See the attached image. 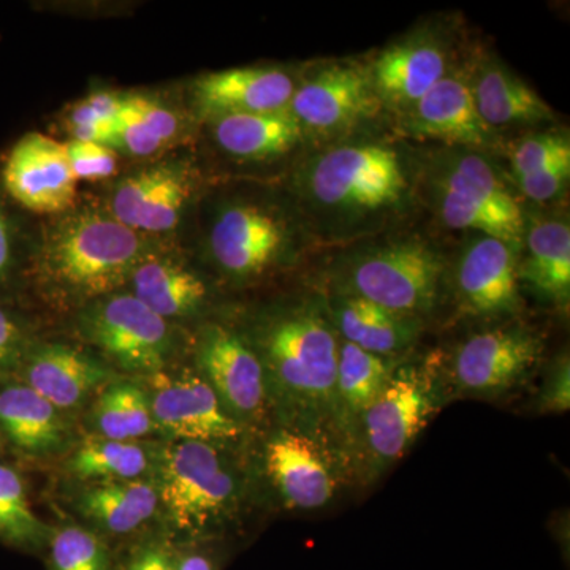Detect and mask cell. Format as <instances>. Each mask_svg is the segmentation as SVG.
I'll return each instance as SVG.
<instances>
[{
    "mask_svg": "<svg viewBox=\"0 0 570 570\" xmlns=\"http://www.w3.org/2000/svg\"><path fill=\"white\" fill-rule=\"evenodd\" d=\"M17 264V238L6 206L0 200V283L7 279Z\"/></svg>",
    "mask_w": 570,
    "mask_h": 570,
    "instance_id": "60d3db41",
    "label": "cell"
},
{
    "mask_svg": "<svg viewBox=\"0 0 570 570\" xmlns=\"http://www.w3.org/2000/svg\"><path fill=\"white\" fill-rule=\"evenodd\" d=\"M126 97L118 94L99 92L80 100L69 112L71 140L110 145L118 127Z\"/></svg>",
    "mask_w": 570,
    "mask_h": 570,
    "instance_id": "e575fe53",
    "label": "cell"
},
{
    "mask_svg": "<svg viewBox=\"0 0 570 570\" xmlns=\"http://www.w3.org/2000/svg\"><path fill=\"white\" fill-rule=\"evenodd\" d=\"M540 412L564 414L570 407V362L568 354L554 360L539 395Z\"/></svg>",
    "mask_w": 570,
    "mask_h": 570,
    "instance_id": "f35d334b",
    "label": "cell"
},
{
    "mask_svg": "<svg viewBox=\"0 0 570 570\" xmlns=\"http://www.w3.org/2000/svg\"><path fill=\"white\" fill-rule=\"evenodd\" d=\"M326 313L343 341L387 360L406 351L419 336V318L393 313L360 296L336 294L326 303Z\"/></svg>",
    "mask_w": 570,
    "mask_h": 570,
    "instance_id": "603a6c76",
    "label": "cell"
},
{
    "mask_svg": "<svg viewBox=\"0 0 570 570\" xmlns=\"http://www.w3.org/2000/svg\"><path fill=\"white\" fill-rule=\"evenodd\" d=\"M444 255L419 236H397L363 245L340 269V294L419 318L436 306L444 283Z\"/></svg>",
    "mask_w": 570,
    "mask_h": 570,
    "instance_id": "277c9868",
    "label": "cell"
},
{
    "mask_svg": "<svg viewBox=\"0 0 570 570\" xmlns=\"http://www.w3.org/2000/svg\"><path fill=\"white\" fill-rule=\"evenodd\" d=\"M200 376L212 385L232 417L245 425L265 407L264 366L242 336L220 325L204 330L197 348Z\"/></svg>",
    "mask_w": 570,
    "mask_h": 570,
    "instance_id": "5bb4252c",
    "label": "cell"
},
{
    "mask_svg": "<svg viewBox=\"0 0 570 570\" xmlns=\"http://www.w3.org/2000/svg\"><path fill=\"white\" fill-rule=\"evenodd\" d=\"M450 56L438 37L415 33L390 45L370 69L382 105L406 112L450 73Z\"/></svg>",
    "mask_w": 570,
    "mask_h": 570,
    "instance_id": "d6986e66",
    "label": "cell"
},
{
    "mask_svg": "<svg viewBox=\"0 0 570 570\" xmlns=\"http://www.w3.org/2000/svg\"><path fill=\"white\" fill-rule=\"evenodd\" d=\"M431 175L434 208L455 230L521 247L527 217L485 154L455 148L436 157Z\"/></svg>",
    "mask_w": 570,
    "mask_h": 570,
    "instance_id": "5b68a950",
    "label": "cell"
},
{
    "mask_svg": "<svg viewBox=\"0 0 570 570\" xmlns=\"http://www.w3.org/2000/svg\"><path fill=\"white\" fill-rule=\"evenodd\" d=\"M181 135V119L167 105L149 97H126L110 148L134 157H149L174 145Z\"/></svg>",
    "mask_w": 570,
    "mask_h": 570,
    "instance_id": "f1b7e54d",
    "label": "cell"
},
{
    "mask_svg": "<svg viewBox=\"0 0 570 570\" xmlns=\"http://www.w3.org/2000/svg\"><path fill=\"white\" fill-rule=\"evenodd\" d=\"M148 395L157 430L176 441L223 445L242 438L243 423L228 414L200 374H153Z\"/></svg>",
    "mask_w": 570,
    "mask_h": 570,
    "instance_id": "8fae6325",
    "label": "cell"
},
{
    "mask_svg": "<svg viewBox=\"0 0 570 570\" xmlns=\"http://www.w3.org/2000/svg\"><path fill=\"white\" fill-rule=\"evenodd\" d=\"M0 442L32 460L55 459L75 444L67 414L17 379L0 382Z\"/></svg>",
    "mask_w": 570,
    "mask_h": 570,
    "instance_id": "ac0fdd59",
    "label": "cell"
},
{
    "mask_svg": "<svg viewBox=\"0 0 570 570\" xmlns=\"http://www.w3.org/2000/svg\"><path fill=\"white\" fill-rule=\"evenodd\" d=\"M159 463V501L179 531L208 530L234 508L238 480L217 445L175 441Z\"/></svg>",
    "mask_w": 570,
    "mask_h": 570,
    "instance_id": "8992f818",
    "label": "cell"
},
{
    "mask_svg": "<svg viewBox=\"0 0 570 570\" xmlns=\"http://www.w3.org/2000/svg\"><path fill=\"white\" fill-rule=\"evenodd\" d=\"M81 332L111 362L129 373H163L171 352V333L132 294H111L97 299L81 317Z\"/></svg>",
    "mask_w": 570,
    "mask_h": 570,
    "instance_id": "ba28073f",
    "label": "cell"
},
{
    "mask_svg": "<svg viewBox=\"0 0 570 570\" xmlns=\"http://www.w3.org/2000/svg\"><path fill=\"white\" fill-rule=\"evenodd\" d=\"M570 178V163L554 165V167L540 170L538 174L520 176L517 178L521 194L532 202L543 204L553 200L564 193Z\"/></svg>",
    "mask_w": 570,
    "mask_h": 570,
    "instance_id": "ab89813d",
    "label": "cell"
},
{
    "mask_svg": "<svg viewBox=\"0 0 570 570\" xmlns=\"http://www.w3.org/2000/svg\"><path fill=\"white\" fill-rule=\"evenodd\" d=\"M439 401L436 382L425 367L393 370L381 395L362 415L373 466H389L403 459L436 414Z\"/></svg>",
    "mask_w": 570,
    "mask_h": 570,
    "instance_id": "30bf717a",
    "label": "cell"
},
{
    "mask_svg": "<svg viewBox=\"0 0 570 570\" xmlns=\"http://www.w3.org/2000/svg\"><path fill=\"white\" fill-rule=\"evenodd\" d=\"M542 352V340L524 326L485 330L456 351L453 382L468 395H501L531 373Z\"/></svg>",
    "mask_w": 570,
    "mask_h": 570,
    "instance_id": "7c38bea8",
    "label": "cell"
},
{
    "mask_svg": "<svg viewBox=\"0 0 570 570\" xmlns=\"http://www.w3.org/2000/svg\"><path fill=\"white\" fill-rule=\"evenodd\" d=\"M17 376L63 414L85 406L94 393L115 381L110 367L66 344H31Z\"/></svg>",
    "mask_w": 570,
    "mask_h": 570,
    "instance_id": "e0dca14e",
    "label": "cell"
},
{
    "mask_svg": "<svg viewBox=\"0 0 570 570\" xmlns=\"http://www.w3.org/2000/svg\"><path fill=\"white\" fill-rule=\"evenodd\" d=\"M370 69L356 62L324 63L296 86L287 110L303 134L336 140L381 108Z\"/></svg>",
    "mask_w": 570,
    "mask_h": 570,
    "instance_id": "9c48e42d",
    "label": "cell"
},
{
    "mask_svg": "<svg viewBox=\"0 0 570 570\" xmlns=\"http://www.w3.org/2000/svg\"><path fill=\"white\" fill-rule=\"evenodd\" d=\"M570 163L568 135L540 134L524 138L513 148L512 168L515 178L538 174L554 165Z\"/></svg>",
    "mask_w": 570,
    "mask_h": 570,
    "instance_id": "d590c367",
    "label": "cell"
},
{
    "mask_svg": "<svg viewBox=\"0 0 570 570\" xmlns=\"http://www.w3.org/2000/svg\"><path fill=\"white\" fill-rule=\"evenodd\" d=\"M52 532L33 512L28 487L18 469L0 463V540L18 549L37 550Z\"/></svg>",
    "mask_w": 570,
    "mask_h": 570,
    "instance_id": "d6a6232c",
    "label": "cell"
},
{
    "mask_svg": "<svg viewBox=\"0 0 570 570\" xmlns=\"http://www.w3.org/2000/svg\"><path fill=\"white\" fill-rule=\"evenodd\" d=\"M193 178L175 164L151 165L124 178L111 197V216L141 235L165 234L181 220Z\"/></svg>",
    "mask_w": 570,
    "mask_h": 570,
    "instance_id": "2e32d148",
    "label": "cell"
},
{
    "mask_svg": "<svg viewBox=\"0 0 570 570\" xmlns=\"http://www.w3.org/2000/svg\"><path fill=\"white\" fill-rule=\"evenodd\" d=\"M419 170L395 142L346 140L314 153L295 189L321 242H355L384 230L417 195Z\"/></svg>",
    "mask_w": 570,
    "mask_h": 570,
    "instance_id": "6da1fadb",
    "label": "cell"
},
{
    "mask_svg": "<svg viewBox=\"0 0 570 570\" xmlns=\"http://www.w3.org/2000/svg\"><path fill=\"white\" fill-rule=\"evenodd\" d=\"M71 171L77 181H102L118 174V153L102 142H66Z\"/></svg>",
    "mask_w": 570,
    "mask_h": 570,
    "instance_id": "8d00e7d4",
    "label": "cell"
},
{
    "mask_svg": "<svg viewBox=\"0 0 570 570\" xmlns=\"http://www.w3.org/2000/svg\"><path fill=\"white\" fill-rule=\"evenodd\" d=\"M406 115L414 137L433 138L453 148L485 151L498 145V135L480 118L466 80L448 75Z\"/></svg>",
    "mask_w": 570,
    "mask_h": 570,
    "instance_id": "ffe728a7",
    "label": "cell"
},
{
    "mask_svg": "<svg viewBox=\"0 0 570 570\" xmlns=\"http://www.w3.org/2000/svg\"><path fill=\"white\" fill-rule=\"evenodd\" d=\"M148 236L119 223L111 213L77 212L48 232L40 264L67 294L104 298L115 294L148 255Z\"/></svg>",
    "mask_w": 570,
    "mask_h": 570,
    "instance_id": "3957f363",
    "label": "cell"
},
{
    "mask_svg": "<svg viewBox=\"0 0 570 570\" xmlns=\"http://www.w3.org/2000/svg\"><path fill=\"white\" fill-rule=\"evenodd\" d=\"M149 450L134 441L94 438L82 442L66 461L67 471L82 482L137 480L151 468Z\"/></svg>",
    "mask_w": 570,
    "mask_h": 570,
    "instance_id": "4dcf8cb0",
    "label": "cell"
},
{
    "mask_svg": "<svg viewBox=\"0 0 570 570\" xmlns=\"http://www.w3.org/2000/svg\"><path fill=\"white\" fill-rule=\"evenodd\" d=\"M85 519L111 534H129L151 520L160 505L159 490L148 480L91 483L77 499Z\"/></svg>",
    "mask_w": 570,
    "mask_h": 570,
    "instance_id": "83f0119b",
    "label": "cell"
},
{
    "mask_svg": "<svg viewBox=\"0 0 570 570\" xmlns=\"http://www.w3.org/2000/svg\"><path fill=\"white\" fill-rule=\"evenodd\" d=\"M29 346L31 343L20 318L9 307L0 305V382L17 374Z\"/></svg>",
    "mask_w": 570,
    "mask_h": 570,
    "instance_id": "74e56055",
    "label": "cell"
},
{
    "mask_svg": "<svg viewBox=\"0 0 570 570\" xmlns=\"http://www.w3.org/2000/svg\"><path fill=\"white\" fill-rule=\"evenodd\" d=\"M254 348L264 366L266 392L294 417L322 426L343 420L336 392L340 337L326 305L305 302L266 317Z\"/></svg>",
    "mask_w": 570,
    "mask_h": 570,
    "instance_id": "7a4b0ae2",
    "label": "cell"
},
{
    "mask_svg": "<svg viewBox=\"0 0 570 570\" xmlns=\"http://www.w3.org/2000/svg\"><path fill=\"white\" fill-rule=\"evenodd\" d=\"M178 562L167 550L151 547L135 558L129 570H178Z\"/></svg>",
    "mask_w": 570,
    "mask_h": 570,
    "instance_id": "b9f144b4",
    "label": "cell"
},
{
    "mask_svg": "<svg viewBox=\"0 0 570 570\" xmlns=\"http://www.w3.org/2000/svg\"><path fill=\"white\" fill-rule=\"evenodd\" d=\"M273 485L292 509L316 510L332 501L336 483L324 449L302 431L281 430L265 450Z\"/></svg>",
    "mask_w": 570,
    "mask_h": 570,
    "instance_id": "44dd1931",
    "label": "cell"
},
{
    "mask_svg": "<svg viewBox=\"0 0 570 570\" xmlns=\"http://www.w3.org/2000/svg\"><path fill=\"white\" fill-rule=\"evenodd\" d=\"M91 425L99 438L137 441L156 431L148 390L130 381L105 385L91 409Z\"/></svg>",
    "mask_w": 570,
    "mask_h": 570,
    "instance_id": "f546056e",
    "label": "cell"
},
{
    "mask_svg": "<svg viewBox=\"0 0 570 570\" xmlns=\"http://www.w3.org/2000/svg\"><path fill=\"white\" fill-rule=\"evenodd\" d=\"M213 134L225 154L245 163L285 156L305 138L288 110L219 116L214 118Z\"/></svg>",
    "mask_w": 570,
    "mask_h": 570,
    "instance_id": "484cf974",
    "label": "cell"
},
{
    "mask_svg": "<svg viewBox=\"0 0 570 570\" xmlns=\"http://www.w3.org/2000/svg\"><path fill=\"white\" fill-rule=\"evenodd\" d=\"M392 373L384 356L370 354L346 341L340 343L336 392L343 420L365 414L387 385Z\"/></svg>",
    "mask_w": 570,
    "mask_h": 570,
    "instance_id": "1f68e13d",
    "label": "cell"
},
{
    "mask_svg": "<svg viewBox=\"0 0 570 570\" xmlns=\"http://www.w3.org/2000/svg\"><path fill=\"white\" fill-rule=\"evenodd\" d=\"M129 283L135 298L165 321L197 313L208 294L197 273L156 253L135 268Z\"/></svg>",
    "mask_w": 570,
    "mask_h": 570,
    "instance_id": "4316f807",
    "label": "cell"
},
{
    "mask_svg": "<svg viewBox=\"0 0 570 570\" xmlns=\"http://www.w3.org/2000/svg\"><path fill=\"white\" fill-rule=\"evenodd\" d=\"M468 85L480 118L494 132L499 127L538 126L553 119L549 104L502 62L480 63Z\"/></svg>",
    "mask_w": 570,
    "mask_h": 570,
    "instance_id": "cb8c5ba5",
    "label": "cell"
},
{
    "mask_svg": "<svg viewBox=\"0 0 570 570\" xmlns=\"http://www.w3.org/2000/svg\"><path fill=\"white\" fill-rule=\"evenodd\" d=\"M178 570H214V564L205 554L190 553L179 560Z\"/></svg>",
    "mask_w": 570,
    "mask_h": 570,
    "instance_id": "7bdbcfd3",
    "label": "cell"
},
{
    "mask_svg": "<svg viewBox=\"0 0 570 570\" xmlns=\"http://www.w3.org/2000/svg\"><path fill=\"white\" fill-rule=\"evenodd\" d=\"M527 254L519 258V281L553 305L568 307L570 298V225L562 217H542L524 224Z\"/></svg>",
    "mask_w": 570,
    "mask_h": 570,
    "instance_id": "d4e9b609",
    "label": "cell"
},
{
    "mask_svg": "<svg viewBox=\"0 0 570 570\" xmlns=\"http://www.w3.org/2000/svg\"><path fill=\"white\" fill-rule=\"evenodd\" d=\"M11 200L37 214H63L77 202V178L66 142L29 132L14 142L2 168Z\"/></svg>",
    "mask_w": 570,
    "mask_h": 570,
    "instance_id": "4fadbf2b",
    "label": "cell"
},
{
    "mask_svg": "<svg viewBox=\"0 0 570 570\" xmlns=\"http://www.w3.org/2000/svg\"><path fill=\"white\" fill-rule=\"evenodd\" d=\"M51 570H110V553L96 532L66 527L50 539Z\"/></svg>",
    "mask_w": 570,
    "mask_h": 570,
    "instance_id": "836d02e7",
    "label": "cell"
},
{
    "mask_svg": "<svg viewBox=\"0 0 570 570\" xmlns=\"http://www.w3.org/2000/svg\"><path fill=\"white\" fill-rule=\"evenodd\" d=\"M519 247L493 236L475 235L461 250L455 268L461 306L475 317H502L520 307Z\"/></svg>",
    "mask_w": 570,
    "mask_h": 570,
    "instance_id": "9a60e30c",
    "label": "cell"
},
{
    "mask_svg": "<svg viewBox=\"0 0 570 570\" xmlns=\"http://www.w3.org/2000/svg\"><path fill=\"white\" fill-rule=\"evenodd\" d=\"M298 82L276 67H242L195 81V102L209 118L238 112L287 110Z\"/></svg>",
    "mask_w": 570,
    "mask_h": 570,
    "instance_id": "7402d4cb",
    "label": "cell"
},
{
    "mask_svg": "<svg viewBox=\"0 0 570 570\" xmlns=\"http://www.w3.org/2000/svg\"><path fill=\"white\" fill-rule=\"evenodd\" d=\"M299 228L276 206L236 200L217 213L208 246L214 264L235 279H253L299 249Z\"/></svg>",
    "mask_w": 570,
    "mask_h": 570,
    "instance_id": "52a82bcc",
    "label": "cell"
}]
</instances>
